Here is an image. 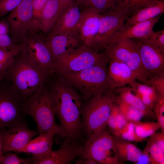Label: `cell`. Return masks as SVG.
Listing matches in <instances>:
<instances>
[{
  "instance_id": "cell-22",
  "label": "cell",
  "mask_w": 164,
  "mask_h": 164,
  "mask_svg": "<svg viewBox=\"0 0 164 164\" xmlns=\"http://www.w3.org/2000/svg\"><path fill=\"white\" fill-rule=\"evenodd\" d=\"M56 132L52 130L40 134L32 139L23 147L17 152L31 154L32 155L43 154L52 149L53 137Z\"/></svg>"
},
{
  "instance_id": "cell-31",
  "label": "cell",
  "mask_w": 164,
  "mask_h": 164,
  "mask_svg": "<svg viewBox=\"0 0 164 164\" xmlns=\"http://www.w3.org/2000/svg\"><path fill=\"white\" fill-rule=\"evenodd\" d=\"M161 0H124L122 5L127 9L131 16L138 10L154 5Z\"/></svg>"
},
{
  "instance_id": "cell-43",
  "label": "cell",
  "mask_w": 164,
  "mask_h": 164,
  "mask_svg": "<svg viewBox=\"0 0 164 164\" xmlns=\"http://www.w3.org/2000/svg\"><path fill=\"white\" fill-rule=\"evenodd\" d=\"M150 138L164 151V132H155L150 136Z\"/></svg>"
},
{
  "instance_id": "cell-3",
  "label": "cell",
  "mask_w": 164,
  "mask_h": 164,
  "mask_svg": "<svg viewBox=\"0 0 164 164\" xmlns=\"http://www.w3.org/2000/svg\"><path fill=\"white\" fill-rule=\"evenodd\" d=\"M107 60L80 72L58 76L73 87L84 100L113 91L108 75Z\"/></svg>"
},
{
  "instance_id": "cell-12",
  "label": "cell",
  "mask_w": 164,
  "mask_h": 164,
  "mask_svg": "<svg viewBox=\"0 0 164 164\" xmlns=\"http://www.w3.org/2000/svg\"><path fill=\"white\" fill-rule=\"evenodd\" d=\"M33 15L32 0H23L9 13L5 20L9 26V35L14 43H20L31 32Z\"/></svg>"
},
{
  "instance_id": "cell-36",
  "label": "cell",
  "mask_w": 164,
  "mask_h": 164,
  "mask_svg": "<svg viewBox=\"0 0 164 164\" xmlns=\"http://www.w3.org/2000/svg\"><path fill=\"white\" fill-rule=\"evenodd\" d=\"M23 0H0V17H2L15 8Z\"/></svg>"
},
{
  "instance_id": "cell-35",
  "label": "cell",
  "mask_w": 164,
  "mask_h": 164,
  "mask_svg": "<svg viewBox=\"0 0 164 164\" xmlns=\"http://www.w3.org/2000/svg\"><path fill=\"white\" fill-rule=\"evenodd\" d=\"M32 163V157L24 158L19 157L10 152L3 154L0 158L1 164H31Z\"/></svg>"
},
{
  "instance_id": "cell-7",
  "label": "cell",
  "mask_w": 164,
  "mask_h": 164,
  "mask_svg": "<svg viewBox=\"0 0 164 164\" xmlns=\"http://www.w3.org/2000/svg\"><path fill=\"white\" fill-rule=\"evenodd\" d=\"M104 50L103 53L109 60H116L126 64L132 70L137 80L150 85L145 74L137 44L134 39H118L109 43Z\"/></svg>"
},
{
  "instance_id": "cell-27",
  "label": "cell",
  "mask_w": 164,
  "mask_h": 164,
  "mask_svg": "<svg viewBox=\"0 0 164 164\" xmlns=\"http://www.w3.org/2000/svg\"><path fill=\"white\" fill-rule=\"evenodd\" d=\"M128 122L115 101L107 123L109 131L112 135L120 137L121 130Z\"/></svg>"
},
{
  "instance_id": "cell-18",
  "label": "cell",
  "mask_w": 164,
  "mask_h": 164,
  "mask_svg": "<svg viewBox=\"0 0 164 164\" xmlns=\"http://www.w3.org/2000/svg\"><path fill=\"white\" fill-rule=\"evenodd\" d=\"M107 68L108 79L114 91L129 85L131 86L137 80L130 68L125 63L114 59H110Z\"/></svg>"
},
{
  "instance_id": "cell-21",
  "label": "cell",
  "mask_w": 164,
  "mask_h": 164,
  "mask_svg": "<svg viewBox=\"0 0 164 164\" xmlns=\"http://www.w3.org/2000/svg\"><path fill=\"white\" fill-rule=\"evenodd\" d=\"M64 9L59 0H48L39 17V31L44 35L49 33Z\"/></svg>"
},
{
  "instance_id": "cell-28",
  "label": "cell",
  "mask_w": 164,
  "mask_h": 164,
  "mask_svg": "<svg viewBox=\"0 0 164 164\" xmlns=\"http://www.w3.org/2000/svg\"><path fill=\"white\" fill-rule=\"evenodd\" d=\"M123 1L124 0H91L89 7L102 15L118 8Z\"/></svg>"
},
{
  "instance_id": "cell-17",
  "label": "cell",
  "mask_w": 164,
  "mask_h": 164,
  "mask_svg": "<svg viewBox=\"0 0 164 164\" xmlns=\"http://www.w3.org/2000/svg\"><path fill=\"white\" fill-rule=\"evenodd\" d=\"M85 9L73 0L62 12L50 32L63 33L77 36L78 25Z\"/></svg>"
},
{
  "instance_id": "cell-42",
  "label": "cell",
  "mask_w": 164,
  "mask_h": 164,
  "mask_svg": "<svg viewBox=\"0 0 164 164\" xmlns=\"http://www.w3.org/2000/svg\"><path fill=\"white\" fill-rule=\"evenodd\" d=\"M149 146V142L148 140L139 159L135 164H150Z\"/></svg>"
},
{
  "instance_id": "cell-16",
  "label": "cell",
  "mask_w": 164,
  "mask_h": 164,
  "mask_svg": "<svg viewBox=\"0 0 164 164\" xmlns=\"http://www.w3.org/2000/svg\"><path fill=\"white\" fill-rule=\"evenodd\" d=\"M101 15L90 7L84 10L77 33L82 45L92 49L98 32Z\"/></svg>"
},
{
  "instance_id": "cell-6",
  "label": "cell",
  "mask_w": 164,
  "mask_h": 164,
  "mask_svg": "<svg viewBox=\"0 0 164 164\" xmlns=\"http://www.w3.org/2000/svg\"><path fill=\"white\" fill-rule=\"evenodd\" d=\"M109 60L103 53L83 45L70 49L54 61L53 73L58 75L77 73Z\"/></svg>"
},
{
  "instance_id": "cell-49",
  "label": "cell",
  "mask_w": 164,
  "mask_h": 164,
  "mask_svg": "<svg viewBox=\"0 0 164 164\" xmlns=\"http://www.w3.org/2000/svg\"><path fill=\"white\" fill-rule=\"evenodd\" d=\"M62 7L65 9L70 4L73 0H59Z\"/></svg>"
},
{
  "instance_id": "cell-51",
  "label": "cell",
  "mask_w": 164,
  "mask_h": 164,
  "mask_svg": "<svg viewBox=\"0 0 164 164\" xmlns=\"http://www.w3.org/2000/svg\"><path fill=\"white\" fill-rule=\"evenodd\" d=\"M3 154L2 142L0 139V158Z\"/></svg>"
},
{
  "instance_id": "cell-24",
  "label": "cell",
  "mask_w": 164,
  "mask_h": 164,
  "mask_svg": "<svg viewBox=\"0 0 164 164\" xmlns=\"http://www.w3.org/2000/svg\"><path fill=\"white\" fill-rule=\"evenodd\" d=\"M164 12V0H161L154 5L137 11L127 19L120 29H125L138 23L149 20L162 14Z\"/></svg>"
},
{
  "instance_id": "cell-5",
  "label": "cell",
  "mask_w": 164,
  "mask_h": 164,
  "mask_svg": "<svg viewBox=\"0 0 164 164\" xmlns=\"http://www.w3.org/2000/svg\"><path fill=\"white\" fill-rule=\"evenodd\" d=\"M113 91L93 97L82 105L81 132L87 138L94 133L106 128L115 102Z\"/></svg>"
},
{
  "instance_id": "cell-37",
  "label": "cell",
  "mask_w": 164,
  "mask_h": 164,
  "mask_svg": "<svg viewBox=\"0 0 164 164\" xmlns=\"http://www.w3.org/2000/svg\"><path fill=\"white\" fill-rule=\"evenodd\" d=\"M149 81L150 85L154 87L158 94L164 96V75L154 77Z\"/></svg>"
},
{
  "instance_id": "cell-15",
  "label": "cell",
  "mask_w": 164,
  "mask_h": 164,
  "mask_svg": "<svg viewBox=\"0 0 164 164\" xmlns=\"http://www.w3.org/2000/svg\"><path fill=\"white\" fill-rule=\"evenodd\" d=\"M83 145L80 141L65 139L58 149L46 153L32 155L33 164H70L82 154Z\"/></svg>"
},
{
  "instance_id": "cell-47",
  "label": "cell",
  "mask_w": 164,
  "mask_h": 164,
  "mask_svg": "<svg viewBox=\"0 0 164 164\" xmlns=\"http://www.w3.org/2000/svg\"><path fill=\"white\" fill-rule=\"evenodd\" d=\"M77 2L84 8H88L91 0H74Z\"/></svg>"
},
{
  "instance_id": "cell-26",
  "label": "cell",
  "mask_w": 164,
  "mask_h": 164,
  "mask_svg": "<svg viewBox=\"0 0 164 164\" xmlns=\"http://www.w3.org/2000/svg\"><path fill=\"white\" fill-rule=\"evenodd\" d=\"M130 87L144 105L152 111L159 95L154 87L151 85L138 83L136 81Z\"/></svg>"
},
{
  "instance_id": "cell-40",
  "label": "cell",
  "mask_w": 164,
  "mask_h": 164,
  "mask_svg": "<svg viewBox=\"0 0 164 164\" xmlns=\"http://www.w3.org/2000/svg\"><path fill=\"white\" fill-rule=\"evenodd\" d=\"M19 43H14L9 34L0 35V49L9 50L17 47Z\"/></svg>"
},
{
  "instance_id": "cell-44",
  "label": "cell",
  "mask_w": 164,
  "mask_h": 164,
  "mask_svg": "<svg viewBox=\"0 0 164 164\" xmlns=\"http://www.w3.org/2000/svg\"><path fill=\"white\" fill-rule=\"evenodd\" d=\"M9 26L6 20L0 21V35L9 34Z\"/></svg>"
},
{
  "instance_id": "cell-50",
  "label": "cell",
  "mask_w": 164,
  "mask_h": 164,
  "mask_svg": "<svg viewBox=\"0 0 164 164\" xmlns=\"http://www.w3.org/2000/svg\"><path fill=\"white\" fill-rule=\"evenodd\" d=\"M7 68L0 71V82L7 76Z\"/></svg>"
},
{
  "instance_id": "cell-48",
  "label": "cell",
  "mask_w": 164,
  "mask_h": 164,
  "mask_svg": "<svg viewBox=\"0 0 164 164\" xmlns=\"http://www.w3.org/2000/svg\"><path fill=\"white\" fill-rule=\"evenodd\" d=\"M13 60L0 61V71L7 68Z\"/></svg>"
},
{
  "instance_id": "cell-39",
  "label": "cell",
  "mask_w": 164,
  "mask_h": 164,
  "mask_svg": "<svg viewBox=\"0 0 164 164\" xmlns=\"http://www.w3.org/2000/svg\"><path fill=\"white\" fill-rule=\"evenodd\" d=\"M153 44L164 50V30L154 32L147 40Z\"/></svg>"
},
{
  "instance_id": "cell-41",
  "label": "cell",
  "mask_w": 164,
  "mask_h": 164,
  "mask_svg": "<svg viewBox=\"0 0 164 164\" xmlns=\"http://www.w3.org/2000/svg\"><path fill=\"white\" fill-rule=\"evenodd\" d=\"M155 115L163 114L164 113V96L159 94L152 110Z\"/></svg>"
},
{
  "instance_id": "cell-34",
  "label": "cell",
  "mask_w": 164,
  "mask_h": 164,
  "mask_svg": "<svg viewBox=\"0 0 164 164\" xmlns=\"http://www.w3.org/2000/svg\"><path fill=\"white\" fill-rule=\"evenodd\" d=\"M120 137L129 142H141L145 140L136 135L133 123L128 121L121 129Z\"/></svg>"
},
{
  "instance_id": "cell-14",
  "label": "cell",
  "mask_w": 164,
  "mask_h": 164,
  "mask_svg": "<svg viewBox=\"0 0 164 164\" xmlns=\"http://www.w3.org/2000/svg\"><path fill=\"white\" fill-rule=\"evenodd\" d=\"M37 131L29 128L25 121L17 122L8 128H0V139L3 154L17 152L35 136Z\"/></svg>"
},
{
  "instance_id": "cell-4",
  "label": "cell",
  "mask_w": 164,
  "mask_h": 164,
  "mask_svg": "<svg viewBox=\"0 0 164 164\" xmlns=\"http://www.w3.org/2000/svg\"><path fill=\"white\" fill-rule=\"evenodd\" d=\"M21 110L25 116H29L33 119L39 135L52 130L57 134L56 112L48 90L45 86L24 101Z\"/></svg>"
},
{
  "instance_id": "cell-23",
  "label": "cell",
  "mask_w": 164,
  "mask_h": 164,
  "mask_svg": "<svg viewBox=\"0 0 164 164\" xmlns=\"http://www.w3.org/2000/svg\"><path fill=\"white\" fill-rule=\"evenodd\" d=\"M112 135L115 155L119 163L130 161L135 164L142 154L141 150L129 141L120 137Z\"/></svg>"
},
{
  "instance_id": "cell-19",
  "label": "cell",
  "mask_w": 164,
  "mask_h": 164,
  "mask_svg": "<svg viewBox=\"0 0 164 164\" xmlns=\"http://www.w3.org/2000/svg\"><path fill=\"white\" fill-rule=\"evenodd\" d=\"M46 35L44 38L54 61L67 50L82 45L78 37L74 35L51 32Z\"/></svg>"
},
{
  "instance_id": "cell-33",
  "label": "cell",
  "mask_w": 164,
  "mask_h": 164,
  "mask_svg": "<svg viewBox=\"0 0 164 164\" xmlns=\"http://www.w3.org/2000/svg\"><path fill=\"white\" fill-rule=\"evenodd\" d=\"M48 0H32L33 18L31 32H39L38 22L41 12Z\"/></svg>"
},
{
  "instance_id": "cell-2",
  "label": "cell",
  "mask_w": 164,
  "mask_h": 164,
  "mask_svg": "<svg viewBox=\"0 0 164 164\" xmlns=\"http://www.w3.org/2000/svg\"><path fill=\"white\" fill-rule=\"evenodd\" d=\"M48 76L35 65L21 46L7 68L6 78L24 101L45 86Z\"/></svg>"
},
{
  "instance_id": "cell-11",
  "label": "cell",
  "mask_w": 164,
  "mask_h": 164,
  "mask_svg": "<svg viewBox=\"0 0 164 164\" xmlns=\"http://www.w3.org/2000/svg\"><path fill=\"white\" fill-rule=\"evenodd\" d=\"M130 16L128 10L122 5L113 11L101 15L98 32L92 49L97 52L104 50L111 37L121 28Z\"/></svg>"
},
{
  "instance_id": "cell-46",
  "label": "cell",
  "mask_w": 164,
  "mask_h": 164,
  "mask_svg": "<svg viewBox=\"0 0 164 164\" xmlns=\"http://www.w3.org/2000/svg\"><path fill=\"white\" fill-rule=\"evenodd\" d=\"M77 164H97L94 160L89 159H78L75 162Z\"/></svg>"
},
{
  "instance_id": "cell-9",
  "label": "cell",
  "mask_w": 164,
  "mask_h": 164,
  "mask_svg": "<svg viewBox=\"0 0 164 164\" xmlns=\"http://www.w3.org/2000/svg\"><path fill=\"white\" fill-rule=\"evenodd\" d=\"M24 100L6 78L0 82V128L25 121L21 110Z\"/></svg>"
},
{
  "instance_id": "cell-8",
  "label": "cell",
  "mask_w": 164,
  "mask_h": 164,
  "mask_svg": "<svg viewBox=\"0 0 164 164\" xmlns=\"http://www.w3.org/2000/svg\"><path fill=\"white\" fill-rule=\"evenodd\" d=\"M81 159H89L97 164H118L112 135L106 128L91 135L84 145Z\"/></svg>"
},
{
  "instance_id": "cell-13",
  "label": "cell",
  "mask_w": 164,
  "mask_h": 164,
  "mask_svg": "<svg viewBox=\"0 0 164 164\" xmlns=\"http://www.w3.org/2000/svg\"><path fill=\"white\" fill-rule=\"evenodd\" d=\"M134 40L137 44L147 79L164 75V50L147 40Z\"/></svg>"
},
{
  "instance_id": "cell-45",
  "label": "cell",
  "mask_w": 164,
  "mask_h": 164,
  "mask_svg": "<svg viewBox=\"0 0 164 164\" xmlns=\"http://www.w3.org/2000/svg\"><path fill=\"white\" fill-rule=\"evenodd\" d=\"M157 122L159 124L162 132H164V114H160L155 115Z\"/></svg>"
},
{
  "instance_id": "cell-32",
  "label": "cell",
  "mask_w": 164,
  "mask_h": 164,
  "mask_svg": "<svg viewBox=\"0 0 164 164\" xmlns=\"http://www.w3.org/2000/svg\"><path fill=\"white\" fill-rule=\"evenodd\" d=\"M149 141L150 164H164V151L151 138Z\"/></svg>"
},
{
  "instance_id": "cell-38",
  "label": "cell",
  "mask_w": 164,
  "mask_h": 164,
  "mask_svg": "<svg viewBox=\"0 0 164 164\" xmlns=\"http://www.w3.org/2000/svg\"><path fill=\"white\" fill-rule=\"evenodd\" d=\"M21 48L20 43L16 47L9 50L0 49V61L13 60Z\"/></svg>"
},
{
  "instance_id": "cell-25",
  "label": "cell",
  "mask_w": 164,
  "mask_h": 164,
  "mask_svg": "<svg viewBox=\"0 0 164 164\" xmlns=\"http://www.w3.org/2000/svg\"><path fill=\"white\" fill-rule=\"evenodd\" d=\"M118 95L116 96L128 104L142 112L144 116L155 118L152 111L147 108L139 97L132 90L131 87L124 86L115 89Z\"/></svg>"
},
{
  "instance_id": "cell-10",
  "label": "cell",
  "mask_w": 164,
  "mask_h": 164,
  "mask_svg": "<svg viewBox=\"0 0 164 164\" xmlns=\"http://www.w3.org/2000/svg\"><path fill=\"white\" fill-rule=\"evenodd\" d=\"M39 32H31L19 43L35 65L48 75L53 73L54 60Z\"/></svg>"
},
{
  "instance_id": "cell-29",
  "label": "cell",
  "mask_w": 164,
  "mask_h": 164,
  "mask_svg": "<svg viewBox=\"0 0 164 164\" xmlns=\"http://www.w3.org/2000/svg\"><path fill=\"white\" fill-rule=\"evenodd\" d=\"M115 101L121 112L128 121L138 122L144 116L142 113L121 100L115 95Z\"/></svg>"
},
{
  "instance_id": "cell-20",
  "label": "cell",
  "mask_w": 164,
  "mask_h": 164,
  "mask_svg": "<svg viewBox=\"0 0 164 164\" xmlns=\"http://www.w3.org/2000/svg\"><path fill=\"white\" fill-rule=\"evenodd\" d=\"M162 15L149 20L119 30L111 37L108 45L114 41L122 38L134 39L148 40L154 32L153 27Z\"/></svg>"
},
{
  "instance_id": "cell-1",
  "label": "cell",
  "mask_w": 164,
  "mask_h": 164,
  "mask_svg": "<svg viewBox=\"0 0 164 164\" xmlns=\"http://www.w3.org/2000/svg\"><path fill=\"white\" fill-rule=\"evenodd\" d=\"M48 91L59 120L57 134L70 141L82 140V104L79 93L60 76Z\"/></svg>"
},
{
  "instance_id": "cell-30",
  "label": "cell",
  "mask_w": 164,
  "mask_h": 164,
  "mask_svg": "<svg viewBox=\"0 0 164 164\" xmlns=\"http://www.w3.org/2000/svg\"><path fill=\"white\" fill-rule=\"evenodd\" d=\"M136 135L139 137L145 140L160 128L157 122H142L141 121L133 123Z\"/></svg>"
}]
</instances>
